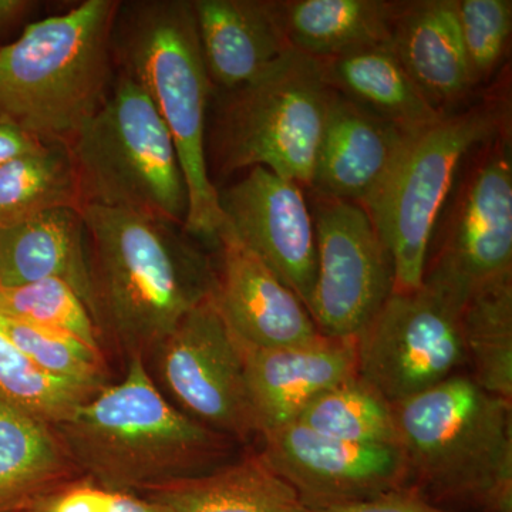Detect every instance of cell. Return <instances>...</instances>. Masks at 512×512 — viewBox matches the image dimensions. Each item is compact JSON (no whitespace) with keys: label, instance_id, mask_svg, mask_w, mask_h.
<instances>
[{"label":"cell","instance_id":"obj_10","mask_svg":"<svg viewBox=\"0 0 512 512\" xmlns=\"http://www.w3.org/2000/svg\"><path fill=\"white\" fill-rule=\"evenodd\" d=\"M150 355L154 383L190 419L229 440L258 434L242 346L218 311L214 295L187 313Z\"/></svg>","mask_w":512,"mask_h":512},{"label":"cell","instance_id":"obj_5","mask_svg":"<svg viewBox=\"0 0 512 512\" xmlns=\"http://www.w3.org/2000/svg\"><path fill=\"white\" fill-rule=\"evenodd\" d=\"M393 412L410 480L439 498L512 512L511 400L458 373Z\"/></svg>","mask_w":512,"mask_h":512},{"label":"cell","instance_id":"obj_32","mask_svg":"<svg viewBox=\"0 0 512 512\" xmlns=\"http://www.w3.org/2000/svg\"><path fill=\"white\" fill-rule=\"evenodd\" d=\"M19 512H171L146 495L126 493L90 478L59 484L30 501Z\"/></svg>","mask_w":512,"mask_h":512},{"label":"cell","instance_id":"obj_8","mask_svg":"<svg viewBox=\"0 0 512 512\" xmlns=\"http://www.w3.org/2000/svg\"><path fill=\"white\" fill-rule=\"evenodd\" d=\"M503 123L498 104H480L413 131L363 205L392 258L394 292L423 286L431 238L458 168L474 147L497 137Z\"/></svg>","mask_w":512,"mask_h":512},{"label":"cell","instance_id":"obj_30","mask_svg":"<svg viewBox=\"0 0 512 512\" xmlns=\"http://www.w3.org/2000/svg\"><path fill=\"white\" fill-rule=\"evenodd\" d=\"M0 329L43 372L103 389L106 363L100 349L60 330L43 328L0 315Z\"/></svg>","mask_w":512,"mask_h":512},{"label":"cell","instance_id":"obj_33","mask_svg":"<svg viewBox=\"0 0 512 512\" xmlns=\"http://www.w3.org/2000/svg\"><path fill=\"white\" fill-rule=\"evenodd\" d=\"M313 512H450L429 503L416 491L402 490L389 491L367 498V500L355 501V503L336 505V507L323 508Z\"/></svg>","mask_w":512,"mask_h":512},{"label":"cell","instance_id":"obj_7","mask_svg":"<svg viewBox=\"0 0 512 512\" xmlns=\"http://www.w3.org/2000/svg\"><path fill=\"white\" fill-rule=\"evenodd\" d=\"M67 146L84 207L140 212L184 228L188 191L177 148L133 80L117 73L109 99Z\"/></svg>","mask_w":512,"mask_h":512},{"label":"cell","instance_id":"obj_19","mask_svg":"<svg viewBox=\"0 0 512 512\" xmlns=\"http://www.w3.org/2000/svg\"><path fill=\"white\" fill-rule=\"evenodd\" d=\"M392 47L424 99L441 113L476 86L461 42L456 0L400 2Z\"/></svg>","mask_w":512,"mask_h":512},{"label":"cell","instance_id":"obj_6","mask_svg":"<svg viewBox=\"0 0 512 512\" xmlns=\"http://www.w3.org/2000/svg\"><path fill=\"white\" fill-rule=\"evenodd\" d=\"M332 97L319 60L292 49L254 82L218 94L208 167H265L311 188Z\"/></svg>","mask_w":512,"mask_h":512},{"label":"cell","instance_id":"obj_31","mask_svg":"<svg viewBox=\"0 0 512 512\" xmlns=\"http://www.w3.org/2000/svg\"><path fill=\"white\" fill-rule=\"evenodd\" d=\"M458 28L476 86L493 76L510 45L511 0H456Z\"/></svg>","mask_w":512,"mask_h":512},{"label":"cell","instance_id":"obj_12","mask_svg":"<svg viewBox=\"0 0 512 512\" xmlns=\"http://www.w3.org/2000/svg\"><path fill=\"white\" fill-rule=\"evenodd\" d=\"M511 278V146L505 134H498L467 178L424 282L439 286L464 306L478 289Z\"/></svg>","mask_w":512,"mask_h":512},{"label":"cell","instance_id":"obj_25","mask_svg":"<svg viewBox=\"0 0 512 512\" xmlns=\"http://www.w3.org/2000/svg\"><path fill=\"white\" fill-rule=\"evenodd\" d=\"M70 148L50 143L0 167V227L19 224L57 208L83 210Z\"/></svg>","mask_w":512,"mask_h":512},{"label":"cell","instance_id":"obj_34","mask_svg":"<svg viewBox=\"0 0 512 512\" xmlns=\"http://www.w3.org/2000/svg\"><path fill=\"white\" fill-rule=\"evenodd\" d=\"M46 146L47 143H43L28 131L8 121L0 120V167L16 158L36 153Z\"/></svg>","mask_w":512,"mask_h":512},{"label":"cell","instance_id":"obj_17","mask_svg":"<svg viewBox=\"0 0 512 512\" xmlns=\"http://www.w3.org/2000/svg\"><path fill=\"white\" fill-rule=\"evenodd\" d=\"M412 133L333 92L311 190L363 207L392 171Z\"/></svg>","mask_w":512,"mask_h":512},{"label":"cell","instance_id":"obj_20","mask_svg":"<svg viewBox=\"0 0 512 512\" xmlns=\"http://www.w3.org/2000/svg\"><path fill=\"white\" fill-rule=\"evenodd\" d=\"M86 245L82 211L73 208H57L0 227V286L60 279L72 286L92 311Z\"/></svg>","mask_w":512,"mask_h":512},{"label":"cell","instance_id":"obj_27","mask_svg":"<svg viewBox=\"0 0 512 512\" xmlns=\"http://www.w3.org/2000/svg\"><path fill=\"white\" fill-rule=\"evenodd\" d=\"M295 421L330 439L399 444L393 404L359 376L320 394Z\"/></svg>","mask_w":512,"mask_h":512},{"label":"cell","instance_id":"obj_13","mask_svg":"<svg viewBox=\"0 0 512 512\" xmlns=\"http://www.w3.org/2000/svg\"><path fill=\"white\" fill-rule=\"evenodd\" d=\"M261 437L259 456L312 511L402 490L410 481L399 444L330 439L296 421Z\"/></svg>","mask_w":512,"mask_h":512},{"label":"cell","instance_id":"obj_21","mask_svg":"<svg viewBox=\"0 0 512 512\" xmlns=\"http://www.w3.org/2000/svg\"><path fill=\"white\" fill-rule=\"evenodd\" d=\"M320 64L333 92L403 130L417 131L446 116L424 99L392 43L363 47Z\"/></svg>","mask_w":512,"mask_h":512},{"label":"cell","instance_id":"obj_16","mask_svg":"<svg viewBox=\"0 0 512 512\" xmlns=\"http://www.w3.org/2000/svg\"><path fill=\"white\" fill-rule=\"evenodd\" d=\"M242 346L259 436L292 423L320 394L357 377L355 339L318 338L279 349Z\"/></svg>","mask_w":512,"mask_h":512},{"label":"cell","instance_id":"obj_18","mask_svg":"<svg viewBox=\"0 0 512 512\" xmlns=\"http://www.w3.org/2000/svg\"><path fill=\"white\" fill-rule=\"evenodd\" d=\"M205 67L221 92L254 82L291 52L278 0H192Z\"/></svg>","mask_w":512,"mask_h":512},{"label":"cell","instance_id":"obj_9","mask_svg":"<svg viewBox=\"0 0 512 512\" xmlns=\"http://www.w3.org/2000/svg\"><path fill=\"white\" fill-rule=\"evenodd\" d=\"M463 303L424 282L393 292L356 336L357 376L396 404L458 375L467 365Z\"/></svg>","mask_w":512,"mask_h":512},{"label":"cell","instance_id":"obj_15","mask_svg":"<svg viewBox=\"0 0 512 512\" xmlns=\"http://www.w3.org/2000/svg\"><path fill=\"white\" fill-rule=\"evenodd\" d=\"M220 268L214 301L241 345L279 349L311 342L320 335L311 313L237 238L224 221L218 231Z\"/></svg>","mask_w":512,"mask_h":512},{"label":"cell","instance_id":"obj_24","mask_svg":"<svg viewBox=\"0 0 512 512\" xmlns=\"http://www.w3.org/2000/svg\"><path fill=\"white\" fill-rule=\"evenodd\" d=\"M69 463L52 426L0 399V512L59 485Z\"/></svg>","mask_w":512,"mask_h":512},{"label":"cell","instance_id":"obj_11","mask_svg":"<svg viewBox=\"0 0 512 512\" xmlns=\"http://www.w3.org/2000/svg\"><path fill=\"white\" fill-rule=\"evenodd\" d=\"M316 279L309 313L330 338L356 339L394 292L392 258L365 208L316 195Z\"/></svg>","mask_w":512,"mask_h":512},{"label":"cell","instance_id":"obj_2","mask_svg":"<svg viewBox=\"0 0 512 512\" xmlns=\"http://www.w3.org/2000/svg\"><path fill=\"white\" fill-rule=\"evenodd\" d=\"M53 430L87 478L140 495L220 467L229 440L178 410L143 355H130L121 382L104 386Z\"/></svg>","mask_w":512,"mask_h":512},{"label":"cell","instance_id":"obj_4","mask_svg":"<svg viewBox=\"0 0 512 512\" xmlns=\"http://www.w3.org/2000/svg\"><path fill=\"white\" fill-rule=\"evenodd\" d=\"M119 8V0H86L0 47V120L43 143L69 144L113 89Z\"/></svg>","mask_w":512,"mask_h":512},{"label":"cell","instance_id":"obj_26","mask_svg":"<svg viewBox=\"0 0 512 512\" xmlns=\"http://www.w3.org/2000/svg\"><path fill=\"white\" fill-rule=\"evenodd\" d=\"M461 329L470 376L487 392L512 400V278L468 296Z\"/></svg>","mask_w":512,"mask_h":512},{"label":"cell","instance_id":"obj_35","mask_svg":"<svg viewBox=\"0 0 512 512\" xmlns=\"http://www.w3.org/2000/svg\"><path fill=\"white\" fill-rule=\"evenodd\" d=\"M36 6L37 3L30 0H0V30L15 28Z\"/></svg>","mask_w":512,"mask_h":512},{"label":"cell","instance_id":"obj_3","mask_svg":"<svg viewBox=\"0 0 512 512\" xmlns=\"http://www.w3.org/2000/svg\"><path fill=\"white\" fill-rule=\"evenodd\" d=\"M111 47L114 69L146 93L177 148L188 191L184 231L217 245L224 215L207 158L214 86L191 0L120 2Z\"/></svg>","mask_w":512,"mask_h":512},{"label":"cell","instance_id":"obj_1","mask_svg":"<svg viewBox=\"0 0 512 512\" xmlns=\"http://www.w3.org/2000/svg\"><path fill=\"white\" fill-rule=\"evenodd\" d=\"M92 316L128 355L156 348L187 313L214 295L210 256L173 222L86 205Z\"/></svg>","mask_w":512,"mask_h":512},{"label":"cell","instance_id":"obj_23","mask_svg":"<svg viewBox=\"0 0 512 512\" xmlns=\"http://www.w3.org/2000/svg\"><path fill=\"white\" fill-rule=\"evenodd\" d=\"M144 495L171 512H313L259 454Z\"/></svg>","mask_w":512,"mask_h":512},{"label":"cell","instance_id":"obj_22","mask_svg":"<svg viewBox=\"0 0 512 512\" xmlns=\"http://www.w3.org/2000/svg\"><path fill=\"white\" fill-rule=\"evenodd\" d=\"M400 2L384 0H286L279 2L293 50L333 59L367 46L392 43Z\"/></svg>","mask_w":512,"mask_h":512},{"label":"cell","instance_id":"obj_29","mask_svg":"<svg viewBox=\"0 0 512 512\" xmlns=\"http://www.w3.org/2000/svg\"><path fill=\"white\" fill-rule=\"evenodd\" d=\"M0 315L69 333L100 349L99 328L83 299L60 279L0 286Z\"/></svg>","mask_w":512,"mask_h":512},{"label":"cell","instance_id":"obj_14","mask_svg":"<svg viewBox=\"0 0 512 512\" xmlns=\"http://www.w3.org/2000/svg\"><path fill=\"white\" fill-rule=\"evenodd\" d=\"M224 221L239 241L309 311L316 279L315 221L303 187L265 167H254L225 190H218Z\"/></svg>","mask_w":512,"mask_h":512},{"label":"cell","instance_id":"obj_28","mask_svg":"<svg viewBox=\"0 0 512 512\" xmlns=\"http://www.w3.org/2000/svg\"><path fill=\"white\" fill-rule=\"evenodd\" d=\"M97 392L43 372L0 329V399L10 406L53 427Z\"/></svg>","mask_w":512,"mask_h":512}]
</instances>
